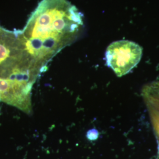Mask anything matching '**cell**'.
Here are the masks:
<instances>
[{
  "label": "cell",
  "mask_w": 159,
  "mask_h": 159,
  "mask_svg": "<svg viewBox=\"0 0 159 159\" xmlns=\"http://www.w3.org/2000/svg\"><path fill=\"white\" fill-rule=\"evenodd\" d=\"M83 27V14L68 0H42L17 33L30 62L41 73L77 39Z\"/></svg>",
  "instance_id": "1"
},
{
  "label": "cell",
  "mask_w": 159,
  "mask_h": 159,
  "mask_svg": "<svg viewBox=\"0 0 159 159\" xmlns=\"http://www.w3.org/2000/svg\"><path fill=\"white\" fill-rule=\"evenodd\" d=\"M142 53V48L134 42L128 40L115 41L106 50V64L118 77H121L136 66Z\"/></svg>",
  "instance_id": "2"
},
{
  "label": "cell",
  "mask_w": 159,
  "mask_h": 159,
  "mask_svg": "<svg viewBox=\"0 0 159 159\" xmlns=\"http://www.w3.org/2000/svg\"><path fill=\"white\" fill-rule=\"evenodd\" d=\"M98 137V132L96 129H91L87 133V137L90 140H95Z\"/></svg>",
  "instance_id": "3"
}]
</instances>
